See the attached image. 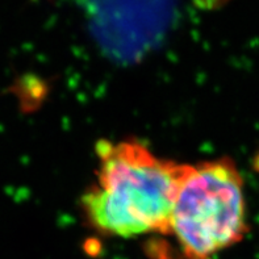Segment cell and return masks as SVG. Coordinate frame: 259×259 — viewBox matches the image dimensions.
Returning a JSON list of instances; mask_svg holds the SVG:
<instances>
[{
    "instance_id": "3957f363",
    "label": "cell",
    "mask_w": 259,
    "mask_h": 259,
    "mask_svg": "<svg viewBox=\"0 0 259 259\" xmlns=\"http://www.w3.org/2000/svg\"><path fill=\"white\" fill-rule=\"evenodd\" d=\"M92 36L111 56L133 61L174 25L184 0H75Z\"/></svg>"
},
{
    "instance_id": "7a4b0ae2",
    "label": "cell",
    "mask_w": 259,
    "mask_h": 259,
    "mask_svg": "<svg viewBox=\"0 0 259 259\" xmlns=\"http://www.w3.org/2000/svg\"><path fill=\"white\" fill-rule=\"evenodd\" d=\"M247 232L243 179L228 158L191 166L171 216L187 259H209L240 242Z\"/></svg>"
},
{
    "instance_id": "6da1fadb",
    "label": "cell",
    "mask_w": 259,
    "mask_h": 259,
    "mask_svg": "<svg viewBox=\"0 0 259 259\" xmlns=\"http://www.w3.org/2000/svg\"><path fill=\"white\" fill-rule=\"evenodd\" d=\"M96 182L82 197L92 228L109 237L168 234L171 216L191 164L162 159L137 141L96 145Z\"/></svg>"
}]
</instances>
